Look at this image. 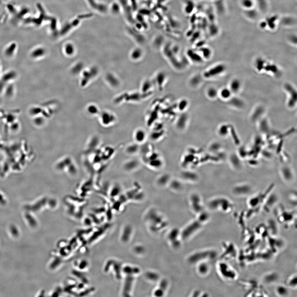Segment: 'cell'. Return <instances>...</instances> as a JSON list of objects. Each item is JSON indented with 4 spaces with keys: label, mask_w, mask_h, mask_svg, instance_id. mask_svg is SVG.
<instances>
[{
    "label": "cell",
    "mask_w": 297,
    "mask_h": 297,
    "mask_svg": "<svg viewBox=\"0 0 297 297\" xmlns=\"http://www.w3.org/2000/svg\"><path fill=\"white\" fill-rule=\"evenodd\" d=\"M207 217L208 216L206 214H203L201 215L199 219L195 221L184 230L182 233V238L185 239L191 235V234L195 232L196 230L201 227L202 223L206 220Z\"/></svg>",
    "instance_id": "obj_1"
},
{
    "label": "cell",
    "mask_w": 297,
    "mask_h": 297,
    "mask_svg": "<svg viewBox=\"0 0 297 297\" xmlns=\"http://www.w3.org/2000/svg\"><path fill=\"white\" fill-rule=\"evenodd\" d=\"M219 270L223 278L228 280H234L237 277L235 270L226 263L221 262L219 264Z\"/></svg>",
    "instance_id": "obj_2"
},
{
    "label": "cell",
    "mask_w": 297,
    "mask_h": 297,
    "mask_svg": "<svg viewBox=\"0 0 297 297\" xmlns=\"http://www.w3.org/2000/svg\"><path fill=\"white\" fill-rule=\"evenodd\" d=\"M216 256V252L213 251H206L203 252H197L191 256L189 260L190 263H195L202 259H213L215 258Z\"/></svg>",
    "instance_id": "obj_3"
},
{
    "label": "cell",
    "mask_w": 297,
    "mask_h": 297,
    "mask_svg": "<svg viewBox=\"0 0 297 297\" xmlns=\"http://www.w3.org/2000/svg\"><path fill=\"white\" fill-rule=\"evenodd\" d=\"M285 88L286 91L288 92L290 95L288 105L290 108L294 107L296 104L297 99V94L296 90L294 88L289 84H286L285 85Z\"/></svg>",
    "instance_id": "obj_4"
},
{
    "label": "cell",
    "mask_w": 297,
    "mask_h": 297,
    "mask_svg": "<svg viewBox=\"0 0 297 297\" xmlns=\"http://www.w3.org/2000/svg\"><path fill=\"white\" fill-rule=\"evenodd\" d=\"M225 70V66L222 64L218 65L213 67L206 72L205 76L207 78H210L218 75L224 72Z\"/></svg>",
    "instance_id": "obj_5"
},
{
    "label": "cell",
    "mask_w": 297,
    "mask_h": 297,
    "mask_svg": "<svg viewBox=\"0 0 297 297\" xmlns=\"http://www.w3.org/2000/svg\"><path fill=\"white\" fill-rule=\"evenodd\" d=\"M230 90L234 93H237L241 88V83L238 79H234L230 84Z\"/></svg>",
    "instance_id": "obj_6"
},
{
    "label": "cell",
    "mask_w": 297,
    "mask_h": 297,
    "mask_svg": "<svg viewBox=\"0 0 297 297\" xmlns=\"http://www.w3.org/2000/svg\"><path fill=\"white\" fill-rule=\"evenodd\" d=\"M264 70L267 72H271L274 74H277L279 72V68L274 64H268L265 65Z\"/></svg>",
    "instance_id": "obj_7"
},
{
    "label": "cell",
    "mask_w": 297,
    "mask_h": 297,
    "mask_svg": "<svg viewBox=\"0 0 297 297\" xmlns=\"http://www.w3.org/2000/svg\"><path fill=\"white\" fill-rule=\"evenodd\" d=\"M133 281V277L130 276L127 277L126 279V284H125L124 292L125 294H128L130 292L132 282Z\"/></svg>",
    "instance_id": "obj_8"
},
{
    "label": "cell",
    "mask_w": 297,
    "mask_h": 297,
    "mask_svg": "<svg viewBox=\"0 0 297 297\" xmlns=\"http://www.w3.org/2000/svg\"><path fill=\"white\" fill-rule=\"evenodd\" d=\"M297 277L296 275H292L287 280V284L288 287L294 288L297 286Z\"/></svg>",
    "instance_id": "obj_9"
},
{
    "label": "cell",
    "mask_w": 297,
    "mask_h": 297,
    "mask_svg": "<svg viewBox=\"0 0 297 297\" xmlns=\"http://www.w3.org/2000/svg\"><path fill=\"white\" fill-rule=\"evenodd\" d=\"M276 292L277 294L281 296H284L288 294L287 287L282 286H278L276 289Z\"/></svg>",
    "instance_id": "obj_10"
},
{
    "label": "cell",
    "mask_w": 297,
    "mask_h": 297,
    "mask_svg": "<svg viewBox=\"0 0 297 297\" xmlns=\"http://www.w3.org/2000/svg\"><path fill=\"white\" fill-rule=\"evenodd\" d=\"M135 138L138 142H142L145 138V134L143 131L139 130L136 132Z\"/></svg>",
    "instance_id": "obj_11"
},
{
    "label": "cell",
    "mask_w": 297,
    "mask_h": 297,
    "mask_svg": "<svg viewBox=\"0 0 297 297\" xmlns=\"http://www.w3.org/2000/svg\"><path fill=\"white\" fill-rule=\"evenodd\" d=\"M230 103L231 105H233L234 107L241 108L243 107L244 105V103L240 99L237 98H233L231 99L230 101Z\"/></svg>",
    "instance_id": "obj_12"
},
{
    "label": "cell",
    "mask_w": 297,
    "mask_h": 297,
    "mask_svg": "<svg viewBox=\"0 0 297 297\" xmlns=\"http://www.w3.org/2000/svg\"><path fill=\"white\" fill-rule=\"evenodd\" d=\"M167 285V282L166 281L163 280V281L161 282V285H160V288L161 289L156 291L155 292V294L156 296H159L162 295L163 294V292L164 290L166 289V288Z\"/></svg>",
    "instance_id": "obj_13"
},
{
    "label": "cell",
    "mask_w": 297,
    "mask_h": 297,
    "mask_svg": "<svg viewBox=\"0 0 297 297\" xmlns=\"http://www.w3.org/2000/svg\"><path fill=\"white\" fill-rule=\"evenodd\" d=\"M231 91L229 89L224 88L220 92L221 97L224 99H227L231 97Z\"/></svg>",
    "instance_id": "obj_14"
},
{
    "label": "cell",
    "mask_w": 297,
    "mask_h": 297,
    "mask_svg": "<svg viewBox=\"0 0 297 297\" xmlns=\"http://www.w3.org/2000/svg\"><path fill=\"white\" fill-rule=\"evenodd\" d=\"M265 66V62L263 59H257L256 62V66L257 70H258L259 72H260L262 70H264Z\"/></svg>",
    "instance_id": "obj_15"
},
{
    "label": "cell",
    "mask_w": 297,
    "mask_h": 297,
    "mask_svg": "<svg viewBox=\"0 0 297 297\" xmlns=\"http://www.w3.org/2000/svg\"><path fill=\"white\" fill-rule=\"evenodd\" d=\"M263 112V109L261 107H258L252 114V119L255 120L259 118L262 114Z\"/></svg>",
    "instance_id": "obj_16"
},
{
    "label": "cell",
    "mask_w": 297,
    "mask_h": 297,
    "mask_svg": "<svg viewBox=\"0 0 297 297\" xmlns=\"http://www.w3.org/2000/svg\"><path fill=\"white\" fill-rule=\"evenodd\" d=\"M124 271L126 273L129 274H135L138 273L139 272V269L137 268H131L130 267H127L125 268Z\"/></svg>",
    "instance_id": "obj_17"
},
{
    "label": "cell",
    "mask_w": 297,
    "mask_h": 297,
    "mask_svg": "<svg viewBox=\"0 0 297 297\" xmlns=\"http://www.w3.org/2000/svg\"><path fill=\"white\" fill-rule=\"evenodd\" d=\"M206 264H203L200 265L199 267V272L202 274H206L209 270V268Z\"/></svg>",
    "instance_id": "obj_18"
},
{
    "label": "cell",
    "mask_w": 297,
    "mask_h": 297,
    "mask_svg": "<svg viewBox=\"0 0 297 297\" xmlns=\"http://www.w3.org/2000/svg\"><path fill=\"white\" fill-rule=\"evenodd\" d=\"M217 90L214 88L209 89L208 91V96L210 98H214L217 96Z\"/></svg>",
    "instance_id": "obj_19"
},
{
    "label": "cell",
    "mask_w": 297,
    "mask_h": 297,
    "mask_svg": "<svg viewBox=\"0 0 297 297\" xmlns=\"http://www.w3.org/2000/svg\"><path fill=\"white\" fill-rule=\"evenodd\" d=\"M147 276L149 279H152V280H156L158 279L159 276L157 274L152 273V272L147 273Z\"/></svg>",
    "instance_id": "obj_20"
},
{
    "label": "cell",
    "mask_w": 297,
    "mask_h": 297,
    "mask_svg": "<svg viewBox=\"0 0 297 297\" xmlns=\"http://www.w3.org/2000/svg\"><path fill=\"white\" fill-rule=\"evenodd\" d=\"M242 3L243 5L245 7H250L252 5V3L251 0H243Z\"/></svg>",
    "instance_id": "obj_21"
}]
</instances>
